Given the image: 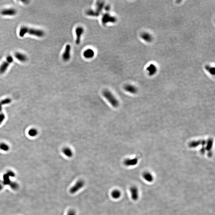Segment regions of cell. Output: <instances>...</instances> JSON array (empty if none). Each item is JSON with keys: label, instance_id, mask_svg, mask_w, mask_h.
I'll return each instance as SVG.
<instances>
[{"label": "cell", "instance_id": "52a82bcc", "mask_svg": "<svg viewBox=\"0 0 215 215\" xmlns=\"http://www.w3.org/2000/svg\"><path fill=\"white\" fill-rule=\"evenodd\" d=\"M84 29L82 27H77L76 29L75 30V33L76 35V40L75 42L77 45H79L80 43L81 37L84 33Z\"/></svg>", "mask_w": 215, "mask_h": 215}, {"label": "cell", "instance_id": "44dd1931", "mask_svg": "<svg viewBox=\"0 0 215 215\" xmlns=\"http://www.w3.org/2000/svg\"><path fill=\"white\" fill-rule=\"evenodd\" d=\"M62 151H63V153L67 157L70 158V157H73V153L72 150L70 148H68V147H65V148L63 149Z\"/></svg>", "mask_w": 215, "mask_h": 215}, {"label": "cell", "instance_id": "5b68a950", "mask_svg": "<svg viewBox=\"0 0 215 215\" xmlns=\"http://www.w3.org/2000/svg\"><path fill=\"white\" fill-rule=\"evenodd\" d=\"M84 182L82 180H80L76 183L73 187L70 189V192L72 194H74L78 192L79 190L84 187Z\"/></svg>", "mask_w": 215, "mask_h": 215}, {"label": "cell", "instance_id": "9c48e42d", "mask_svg": "<svg viewBox=\"0 0 215 215\" xmlns=\"http://www.w3.org/2000/svg\"><path fill=\"white\" fill-rule=\"evenodd\" d=\"M138 159L137 158L133 159H128L125 160L124 162V164L126 166H129L135 165L137 164Z\"/></svg>", "mask_w": 215, "mask_h": 215}, {"label": "cell", "instance_id": "4dcf8cb0", "mask_svg": "<svg viewBox=\"0 0 215 215\" xmlns=\"http://www.w3.org/2000/svg\"><path fill=\"white\" fill-rule=\"evenodd\" d=\"M67 215H76V212L73 210H71L69 211H68Z\"/></svg>", "mask_w": 215, "mask_h": 215}, {"label": "cell", "instance_id": "d4e9b609", "mask_svg": "<svg viewBox=\"0 0 215 215\" xmlns=\"http://www.w3.org/2000/svg\"><path fill=\"white\" fill-rule=\"evenodd\" d=\"M213 140L212 139H208L207 141H206V146L205 147L206 150H207L208 151V152L210 151H211V149L212 148V145H213Z\"/></svg>", "mask_w": 215, "mask_h": 215}, {"label": "cell", "instance_id": "4fadbf2b", "mask_svg": "<svg viewBox=\"0 0 215 215\" xmlns=\"http://www.w3.org/2000/svg\"><path fill=\"white\" fill-rule=\"evenodd\" d=\"M0 14L3 16H14L16 14V11L14 8L4 9L1 11Z\"/></svg>", "mask_w": 215, "mask_h": 215}, {"label": "cell", "instance_id": "30bf717a", "mask_svg": "<svg viewBox=\"0 0 215 215\" xmlns=\"http://www.w3.org/2000/svg\"><path fill=\"white\" fill-rule=\"evenodd\" d=\"M206 141L205 140H200L196 141H192L189 144V147L191 148H195L199 146L202 145L204 146L206 145Z\"/></svg>", "mask_w": 215, "mask_h": 215}, {"label": "cell", "instance_id": "6da1fadb", "mask_svg": "<svg viewBox=\"0 0 215 215\" xmlns=\"http://www.w3.org/2000/svg\"><path fill=\"white\" fill-rule=\"evenodd\" d=\"M27 33L40 38L44 36L45 34L44 32L41 29H36L26 27H22L19 33L20 36L23 37Z\"/></svg>", "mask_w": 215, "mask_h": 215}, {"label": "cell", "instance_id": "484cf974", "mask_svg": "<svg viewBox=\"0 0 215 215\" xmlns=\"http://www.w3.org/2000/svg\"><path fill=\"white\" fill-rule=\"evenodd\" d=\"M86 14L88 16H97L99 15V14L96 11L92 10H87L86 12Z\"/></svg>", "mask_w": 215, "mask_h": 215}, {"label": "cell", "instance_id": "7402d4cb", "mask_svg": "<svg viewBox=\"0 0 215 215\" xmlns=\"http://www.w3.org/2000/svg\"><path fill=\"white\" fill-rule=\"evenodd\" d=\"M105 6V2L102 1H98L96 3V11L98 13H100L103 9Z\"/></svg>", "mask_w": 215, "mask_h": 215}, {"label": "cell", "instance_id": "7c38bea8", "mask_svg": "<svg viewBox=\"0 0 215 215\" xmlns=\"http://www.w3.org/2000/svg\"><path fill=\"white\" fill-rule=\"evenodd\" d=\"M124 89L126 91L132 94H135L137 92V88L132 84H126L124 87Z\"/></svg>", "mask_w": 215, "mask_h": 215}, {"label": "cell", "instance_id": "ba28073f", "mask_svg": "<svg viewBox=\"0 0 215 215\" xmlns=\"http://www.w3.org/2000/svg\"><path fill=\"white\" fill-rule=\"evenodd\" d=\"M130 190L132 200L134 201H136L138 200L139 197V191L137 187L135 186H132L130 187Z\"/></svg>", "mask_w": 215, "mask_h": 215}, {"label": "cell", "instance_id": "e0dca14e", "mask_svg": "<svg viewBox=\"0 0 215 215\" xmlns=\"http://www.w3.org/2000/svg\"><path fill=\"white\" fill-rule=\"evenodd\" d=\"M14 56L17 59L22 62H25L27 60V57L26 55L19 52H16L14 54Z\"/></svg>", "mask_w": 215, "mask_h": 215}, {"label": "cell", "instance_id": "d6a6232c", "mask_svg": "<svg viewBox=\"0 0 215 215\" xmlns=\"http://www.w3.org/2000/svg\"><path fill=\"white\" fill-rule=\"evenodd\" d=\"M3 188V185H2V184H0V191L1 190H2Z\"/></svg>", "mask_w": 215, "mask_h": 215}, {"label": "cell", "instance_id": "8992f818", "mask_svg": "<svg viewBox=\"0 0 215 215\" xmlns=\"http://www.w3.org/2000/svg\"><path fill=\"white\" fill-rule=\"evenodd\" d=\"M71 46L69 44H67L65 47V50L62 55L63 60L67 62L70 60L71 58Z\"/></svg>", "mask_w": 215, "mask_h": 215}, {"label": "cell", "instance_id": "ac0fdd59", "mask_svg": "<svg viewBox=\"0 0 215 215\" xmlns=\"http://www.w3.org/2000/svg\"><path fill=\"white\" fill-rule=\"evenodd\" d=\"M38 130L34 128H31L27 132V134L29 137H36L38 134Z\"/></svg>", "mask_w": 215, "mask_h": 215}, {"label": "cell", "instance_id": "ffe728a7", "mask_svg": "<svg viewBox=\"0 0 215 215\" xmlns=\"http://www.w3.org/2000/svg\"><path fill=\"white\" fill-rule=\"evenodd\" d=\"M11 182L12 181H10V177L7 174L5 173L3 175L2 185H9Z\"/></svg>", "mask_w": 215, "mask_h": 215}, {"label": "cell", "instance_id": "7a4b0ae2", "mask_svg": "<svg viewBox=\"0 0 215 215\" xmlns=\"http://www.w3.org/2000/svg\"><path fill=\"white\" fill-rule=\"evenodd\" d=\"M103 94L113 107L117 108L119 106V102L110 91L106 90L103 91Z\"/></svg>", "mask_w": 215, "mask_h": 215}, {"label": "cell", "instance_id": "f1b7e54d", "mask_svg": "<svg viewBox=\"0 0 215 215\" xmlns=\"http://www.w3.org/2000/svg\"><path fill=\"white\" fill-rule=\"evenodd\" d=\"M6 118L5 114L3 112L0 113V125L4 122Z\"/></svg>", "mask_w": 215, "mask_h": 215}, {"label": "cell", "instance_id": "3957f363", "mask_svg": "<svg viewBox=\"0 0 215 215\" xmlns=\"http://www.w3.org/2000/svg\"><path fill=\"white\" fill-rule=\"evenodd\" d=\"M13 61V58L11 56H8L7 57L6 60L1 64L0 66V74H2L4 73L6 71L8 67Z\"/></svg>", "mask_w": 215, "mask_h": 215}, {"label": "cell", "instance_id": "4316f807", "mask_svg": "<svg viewBox=\"0 0 215 215\" xmlns=\"http://www.w3.org/2000/svg\"><path fill=\"white\" fill-rule=\"evenodd\" d=\"M10 187V188L14 190H16L18 189L19 188V185L17 183L15 182H11V183H10V184L9 185Z\"/></svg>", "mask_w": 215, "mask_h": 215}, {"label": "cell", "instance_id": "5bb4252c", "mask_svg": "<svg viewBox=\"0 0 215 215\" xmlns=\"http://www.w3.org/2000/svg\"><path fill=\"white\" fill-rule=\"evenodd\" d=\"M141 38L143 40L147 43L151 42L153 40L152 36L149 33H143L141 35Z\"/></svg>", "mask_w": 215, "mask_h": 215}, {"label": "cell", "instance_id": "f546056e", "mask_svg": "<svg viewBox=\"0 0 215 215\" xmlns=\"http://www.w3.org/2000/svg\"><path fill=\"white\" fill-rule=\"evenodd\" d=\"M6 173L10 177H15V173L12 170H8L6 172Z\"/></svg>", "mask_w": 215, "mask_h": 215}, {"label": "cell", "instance_id": "2e32d148", "mask_svg": "<svg viewBox=\"0 0 215 215\" xmlns=\"http://www.w3.org/2000/svg\"><path fill=\"white\" fill-rule=\"evenodd\" d=\"M143 177L145 181L149 183L152 182L154 180L153 176L149 172H145L143 174Z\"/></svg>", "mask_w": 215, "mask_h": 215}, {"label": "cell", "instance_id": "d6986e66", "mask_svg": "<svg viewBox=\"0 0 215 215\" xmlns=\"http://www.w3.org/2000/svg\"><path fill=\"white\" fill-rule=\"evenodd\" d=\"M11 102V99L10 98H6L0 101V113L2 112V108L4 106L8 105Z\"/></svg>", "mask_w": 215, "mask_h": 215}, {"label": "cell", "instance_id": "836d02e7", "mask_svg": "<svg viewBox=\"0 0 215 215\" xmlns=\"http://www.w3.org/2000/svg\"></svg>", "mask_w": 215, "mask_h": 215}, {"label": "cell", "instance_id": "cb8c5ba5", "mask_svg": "<svg viewBox=\"0 0 215 215\" xmlns=\"http://www.w3.org/2000/svg\"><path fill=\"white\" fill-rule=\"evenodd\" d=\"M111 196L114 199H118L121 196V192L119 190H114L111 193Z\"/></svg>", "mask_w": 215, "mask_h": 215}, {"label": "cell", "instance_id": "9a60e30c", "mask_svg": "<svg viewBox=\"0 0 215 215\" xmlns=\"http://www.w3.org/2000/svg\"><path fill=\"white\" fill-rule=\"evenodd\" d=\"M83 55L84 58L87 59H92L94 57V52L92 49H87L84 52Z\"/></svg>", "mask_w": 215, "mask_h": 215}, {"label": "cell", "instance_id": "1f68e13d", "mask_svg": "<svg viewBox=\"0 0 215 215\" xmlns=\"http://www.w3.org/2000/svg\"><path fill=\"white\" fill-rule=\"evenodd\" d=\"M105 10L107 11H108L109 10H110V6H109V5H108L107 6H106L105 8Z\"/></svg>", "mask_w": 215, "mask_h": 215}, {"label": "cell", "instance_id": "83f0119b", "mask_svg": "<svg viewBox=\"0 0 215 215\" xmlns=\"http://www.w3.org/2000/svg\"><path fill=\"white\" fill-rule=\"evenodd\" d=\"M206 70H207V71H208L210 74H212V75H214L215 74V68L214 67L208 65V66H206Z\"/></svg>", "mask_w": 215, "mask_h": 215}, {"label": "cell", "instance_id": "277c9868", "mask_svg": "<svg viewBox=\"0 0 215 215\" xmlns=\"http://www.w3.org/2000/svg\"><path fill=\"white\" fill-rule=\"evenodd\" d=\"M116 21L117 19L115 17L108 13L104 14L102 18V23L103 25H105L108 23H114Z\"/></svg>", "mask_w": 215, "mask_h": 215}, {"label": "cell", "instance_id": "603a6c76", "mask_svg": "<svg viewBox=\"0 0 215 215\" xmlns=\"http://www.w3.org/2000/svg\"><path fill=\"white\" fill-rule=\"evenodd\" d=\"M10 149V147L8 144L4 142H1L0 143V150L4 152H8Z\"/></svg>", "mask_w": 215, "mask_h": 215}, {"label": "cell", "instance_id": "8fae6325", "mask_svg": "<svg viewBox=\"0 0 215 215\" xmlns=\"http://www.w3.org/2000/svg\"><path fill=\"white\" fill-rule=\"evenodd\" d=\"M147 71L150 76H153L155 75L157 71V68L156 66L153 64L149 65L147 68Z\"/></svg>", "mask_w": 215, "mask_h": 215}]
</instances>
